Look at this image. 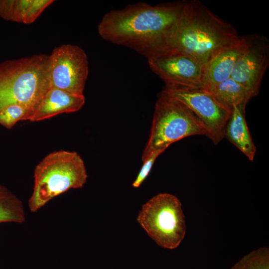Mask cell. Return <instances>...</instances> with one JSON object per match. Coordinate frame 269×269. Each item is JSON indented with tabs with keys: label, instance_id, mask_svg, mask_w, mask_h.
<instances>
[{
	"label": "cell",
	"instance_id": "cell-15",
	"mask_svg": "<svg viewBox=\"0 0 269 269\" xmlns=\"http://www.w3.org/2000/svg\"><path fill=\"white\" fill-rule=\"evenodd\" d=\"M203 89L211 94L219 103L231 111L235 106L247 104L253 98L246 88L231 77Z\"/></svg>",
	"mask_w": 269,
	"mask_h": 269
},
{
	"label": "cell",
	"instance_id": "cell-9",
	"mask_svg": "<svg viewBox=\"0 0 269 269\" xmlns=\"http://www.w3.org/2000/svg\"><path fill=\"white\" fill-rule=\"evenodd\" d=\"M246 45L231 77L246 88L253 98L259 93L269 65V41L260 34L245 35Z\"/></svg>",
	"mask_w": 269,
	"mask_h": 269
},
{
	"label": "cell",
	"instance_id": "cell-14",
	"mask_svg": "<svg viewBox=\"0 0 269 269\" xmlns=\"http://www.w3.org/2000/svg\"><path fill=\"white\" fill-rule=\"evenodd\" d=\"M53 0H0V17L12 22H33Z\"/></svg>",
	"mask_w": 269,
	"mask_h": 269
},
{
	"label": "cell",
	"instance_id": "cell-4",
	"mask_svg": "<svg viewBox=\"0 0 269 269\" xmlns=\"http://www.w3.org/2000/svg\"><path fill=\"white\" fill-rule=\"evenodd\" d=\"M87 178L84 161L76 152L60 150L49 153L34 169L30 210L35 212L56 196L82 188Z\"/></svg>",
	"mask_w": 269,
	"mask_h": 269
},
{
	"label": "cell",
	"instance_id": "cell-2",
	"mask_svg": "<svg viewBox=\"0 0 269 269\" xmlns=\"http://www.w3.org/2000/svg\"><path fill=\"white\" fill-rule=\"evenodd\" d=\"M240 36L233 25L220 18L203 3L190 0L185 17L170 38L164 54H184L205 66L221 48Z\"/></svg>",
	"mask_w": 269,
	"mask_h": 269
},
{
	"label": "cell",
	"instance_id": "cell-18",
	"mask_svg": "<svg viewBox=\"0 0 269 269\" xmlns=\"http://www.w3.org/2000/svg\"><path fill=\"white\" fill-rule=\"evenodd\" d=\"M27 110L19 105L8 106L0 111V124L10 129L19 121H25Z\"/></svg>",
	"mask_w": 269,
	"mask_h": 269
},
{
	"label": "cell",
	"instance_id": "cell-3",
	"mask_svg": "<svg viewBox=\"0 0 269 269\" xmlns=\"http://www.w3.org/2000/svg\"><path fill=\"white\" fill-rule=\"evenodd\" d=\"M49 60V55L40 54L0 63V111L22 106L28 111V120L50 89Z\"/></svg>",
	"mask_w": 269,
	"mask_h": 269
},
{
	"label": "cell",
	"instance_id": "cell-19",
	"mask_svg": "<svg viewBox=\"0 0 269 269\" xmlns=\"http://www.w3.org/2000/svg\"><path fill=\"white\" fill-rule=\"evenodd\" d=\"M164 150H155L143 159V164L135 178L132 184L134 188H138L143 182L148 175L157 157L161 154Z\"/></svg>",
	"mask_w": 269,
	"mask_h": 269
},
{
	"label": "cell",
	"instance_id": "cell-12",
	"mask_svg": "<svg viewBox=\"0 0 269 269\" xmlns=\"http://www.w3.org/2000/svg\"><path fill=\"white\" fill-rule=\"evenodd\" d=\"M85 97L56 88H50L43 95L29 117L39 122L63 113L78 111L84 106Z\"/></svg>",
	"mask_w": 269,
	"mask_h": 269
},
{
	"label": "cell",
	"instance_id": "cell-8",
	"mask_svg": "<svg viewBox=\"0 0 269 269\" xmlns=\"http://www.w3.org/2000/svg\"><path fill=\"white\" fill-rule=\"evenodd\" d=\"M50 88L82 95L89 73L87 56L79 46L63 44L49 55Z\"/></svg>",
	"mask_w": 269,
	"mask_h": 269
},
{
	"label": "cell",
	"instance_id": "cell-6",
	"mask_svg": "<svg viewBox=\"0 0 269 269\" xmlns=\"http://www.w3.org/2000/svg\"><path fill=\"white\" fill-rule=\"evenodd\" d=\"M136 220L157 245L164 249L177 248L186 234L181 203L171 194L159 193L150 199L142 205Z\"/></svg>",
	"mask_w": 269,
	"mask_h": 269
},
{
	"label": "cell",
	"instance_id": "cell-1",
	"mask_svg": "<svg viewBox=\"0 0 269 269\" xmlns=\"http://www.w3.org/2000/svg\"><path fill=\"white\" fill-rule=\"evenodd\" d=\"M189 0L151 5L138 2L105 14L99 35L133 49L147 59L163 54L168 41L184 20Z\"/></svg>",
	"mask_w": 269,
	"mask_h": 269
},
{
	"label": "cell",
	"instance_id": "cell-17",
	"mask_svg": "<svg viewBox=\"0 0 269 269\" xmlns=\"http://www.w3.org/2000/svg\"><path fill=\"white\" fill-rule=\"evenodd\" d=\"M230 269H269V248L261 247L250 252Z\"/></svg>",
	"mask_w": 269,
	"mask_h": 269
},
{
	"label": "cell",
	"instance_id": "cell-11",
	"mask_svg": "<svg viewBox=\"0 0 269 269\" xmlns=\"http://www.w3.org/2000/svg\"><path fill=\"white\" fill-rule=\"evenodd\" d=\"M245 35L224 46L217 52L205 66L203 85L205 89L231 77L236 62L244 50Z\"/></svg>",
	"mask_w": 269,
	"mask_h": 269
},
{
	"label": "cell",
	"instance_id": "cell-5",
	"mask_svg": "<svg viewBox=\"0 0 269 269\" xmlns=\"http://www.w3.org/2000/svg\"><path fill=\"white\" fill-rule=\"evenodd\" d=\"M201 121L185 105L162 91L155 103L150 133L142 160L151 152L195 135H205Z\"/></svg>",
	"mask_w": 269,
	"mask_h": 269
},
{
	"label": "cell",
	"instance_id": "cell-10",
	"mask_svg": "<svg viewBox=\"0 0 269 269\" xmlns=\"http://www.w3.org/2000/svg\"><path fill=\"white\" fill-rule=\"evenodd\" d=\"M150 70L166 86L202 88L205 66L194 58L169 52L147 59Z\"/></svg>",
	"mask_w": 269,
	"mask_h": 269
},
{
	"label": "cell",
	"instance_id": "cell-7",
	"mask_svg": "<svg viewBox=\"0 0 269 269\" xmlns=\"http://www.w3.org/2000/svg\"><path fill=\"white\" fill-rule=\"evenodd\" d=\"M189 109L203 123L206 136L215 145L225 138V129L231 111L202 88L165 86L162 91Z\"/></svg>",
	"mask_w": 269,
	"mask_h": 269
},
{
	"label": "cell",
	"instance_id": "cell-16",
	"mask_svg": "<svg viewBox=\"0 0 269 269\" xmlns=\"http://www.w3.org/2000/svg\"><path fill=\"white\" fill-rule=\"evenodd\" d=\"M25 220L21 201L5 187L0 186V223H22Z\"/></svg>",
	"mask_w": 269,
	"mask_h": 269
},
{
	"label": "cell",
	"instance_id": "cell-13",
	"mask_svg": "<svg viewBox=\"0 0 269 269\" xmlns=\"http://www.w3.org/2000/svg\"><path fill=\"white\" fill-rule=\"evenodd\" d=\"M247 104L233 107L225 129V137L237 147L250 161H253L257 148L246 122Z\"/></svg>",
	"mask_w": 269,
	"mask_h": 269
}]
</instances>
